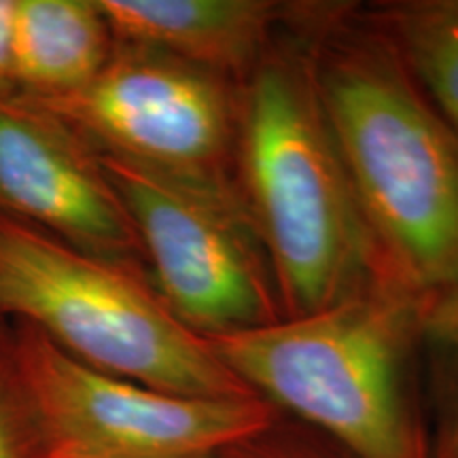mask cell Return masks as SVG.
<instances>
[{"label": "cell", "mask_w": 458, "mask_h": 458, "mask_svg": "<svg viewBox=\"0 0 458 458\" xmlns=\"http://www.w3.org/2000/svg\"><path fill=\"white\" fill-rule=\"evenodd\" d=\"M0 458H45L41 428L17 369L9 323L0 327Z\"/></svg>", "instance_id": "4fadbf2b"}, {"label": "cell", "mask_w": 458, "mask_h": 458, "mask_svg": "<svg viewBox=\"0 0 458 458\" xmlns=\"http://www.w3.org/2000/svg\"><path fill=\"white\" fill-rule=\"evenodd\" d=\"M32 102L100 156L170 174L236 179L240 83L164 51L117 41L83 89Z\"/></svg>", "instance_id": "52a82bcc"}, {"label": "cell", "mask_w": 458, "mask_h": 458, "mask_svg": "<svg viewBox=\"0 0 458 458\" xmlns=\"http://www.w3.org/2000/svg\"><path fill=\"white\" fill-rule=\"evenodd\" d=\"M422 360L439 399L431 458H458V284L428 293L422 310Z\"/></svg>", "instance_id": "7c38bea8"}, {"label": "cell", "mask_w": 458, "mask_h": 458, "mask_svg": "<svg viewBox=\"0 0 458 458\" xmlns=\"http://www.w3.org/2000/svg\"><path fill=\"white\" fill-rule=\"evenodd\" d=\"M425 300L376 278L317 312L208 342L250 393L354 458H431L414 386Z\"/></svg>", "instance_id": "3957f363"}, {"label": "cell", "mask_w": 458, "mask_h": 458, "mask_svg": "<svg viewBox=\"0 0 458 458\" xmlns=\"http://www.w3.org/2000/svg\"><path fill=\"white\" fill-rule=\"evenodd\" d=\"M0 219L145 272L134 227L98 151L21 96L0 98Z\"/></svg>", "instance_id": "ba28073f"}, {"label": "cell", "mask_w": 458, "mask_h": 458, "mask_svg": "<svg viewBox=\"0 0 458 458\" xmlns=\"http://www.w3.org/2000/svg\"><path fill=\"white\" fill-rule=\"evenodd\" d=\"M4 325H7V323H4V320H3V318H0V327H4Z\"/></svg>", "instance_id": "2e32d148"}, {"label": "cell", "mask_w": 458, "mask_h": 458, "mask_svg": "<svg viewBox=\"0 0 458 458\" xmlns=\"http://www.w3.org/2000/svg\"><path fill=\"white\" fill-rule=\"evenodd\" d=\"M232 458H325L317 454V452L308 450H286V448H259V452H249L242 456Z\"/></svg>", "instance_id": "9a60e30c"}, {"label": "cell", "mask_w": 458, "mask_h": 458, "mask_svg": "<svg viewBox=\"0 0 458 458\" xmlns=\"http://www.w3.org/2000/svg\"><path fill=\"white\" fill-rule=\"evenodd\" d=\"M114 43L98 0H17V96L43 102L83 89L105 68Z\"/></svg>", "instance_id": "30bf717a"}, {"label": "cell", "mask_w": 458, "mask_h": 458, "mask_svg": "<svg viewBox=\"0 0 458 458\" xmlns=\"http://www.w3.org/2000/svg\"><path fill=\"white\" fill-rule=\"evenodd\" d=\"M368 20L458 130V0L382 3L369 11Z\"/></svg>", "instance_id": "8fae6325"}, {"label": "cell", "mask_w": 458, "mask_h": 458, "mask_svg": "<svg viewBox=\"0 0 458 458\" xmlns=\"http://www.w3.org/2000/svg\"><path fill=\"white\" fill-rule=\"evenodd\" d=\"M114 41L170 54L242 83L303 4L274 0H98Z\"/></svg>", "instance_id": "9c48e42d"}, {"label": "cell", "mask_w": 458, "mask_h": 458, "mask_svg": "<svg viewBox=\"0 0 458 458\" xmlns=\"http://www.w3.org/2000/svg\"><path fill=\"white\" fill-rule=\"evenodd\" d=\"M208 458H223V456H208ZM229 458H232V456H229Z\"/></svg>", "instance_id": "e0dca14e"}, {"label": "cell", "mask_w": 458, "mask_h": 458, "mask_svg": "<svg viewBox=\"0 0 458 458\" xmlns=\"http://www.w3.org/2000/svg\"><path fill=\"white\" fill-rule=\"evenodd\" d=\"M17 0H0V98L17 96L13 77V28Z\"/></svg>", "instance_id": "5bb4252c"}, {"label": "cell", "mask_w": 458, "mask_h": 458, "mask_svg": "<svg viewBox=\"0 0 458 458\" xmlns=\"http://www.w3.org/2000/svg\"><path fill=\"white\" fill-rule=\"evenodd\" d=\"M100 164L134 227L148 283L185 327L210 340L284 317L236 179L170 174L111 156Z\"/></svg>", "instance_id": "5b68a950"}, {"label": "cell", "mask_w": 458, "mask_h": 458, "mask_svg": "<svg viewBox=\"0 0 458 458\" xmlns=\"http://www.w3.org/2000/svg\"><path fill=\"white\" fill-rule=\"evenodd\" d=\"M9 327L45 458L221 456L274 425V405L257 394L159 391L89 368L24 323Z\"/></svg>", "instance_id": "8992f818"}, {"label": "cell", "mask_w": 458, "mask_h": 458, "mask_svg": "<svg viewBox=\"0 0 458 458\" xmlns=\"http://www.w3.org/2000/svg\"><path fill=\"white\" fill-rule=\"evenodd\" d=\"M0 318L37 329L89 368L189 397L255 394L147 274L0 219Z\"/></svg>", "instance_id": "277c9868"}, {"label": "cell", "mask_w": 458, "mask_h": 458, "mask_svg": "<svg viewBox=\"0 0 458 458\" xmlns=\"http://www.w3.org/2000/svg\"><path fill=\"white\" fill-rule=\"evenodd\" d=\"M233 176L284 317L385 278L320 106L308 45H276L240 83Z\"/></svg>", "instance_id": "7a4b0ae2"}, {"label": "cell", "mask_w": 458, "mask_h": 458, "mask_svg": "<svg viewBox=\"0 0 458 458\" xmlns=\"http://www.w3.org/2000/svg\"><path fill=\"white\" fill-rule=\"evenodd\" d=\"M301 32L380 274L422 295L458 284V130L368 17L323 4Z\"/></svg>", "instance_id": "6da1fadb"}]
</instances>
